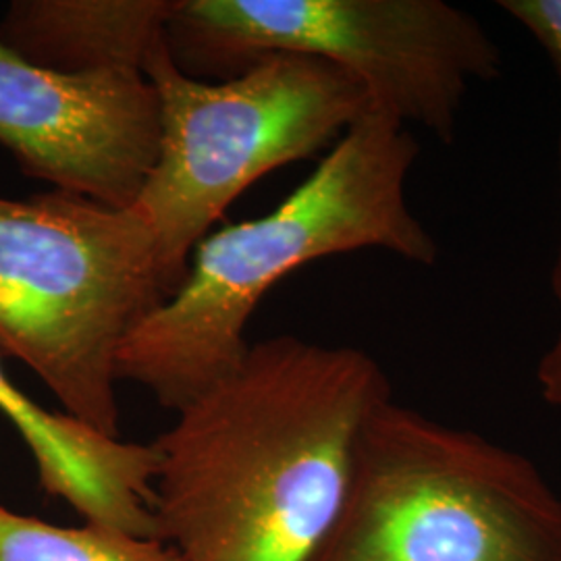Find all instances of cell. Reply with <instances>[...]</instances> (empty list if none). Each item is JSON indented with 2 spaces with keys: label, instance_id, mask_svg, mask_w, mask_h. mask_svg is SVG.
<instances>
[{
  "label": "cell",
  "instance_id": "9",
  "mask_svg": "<svg viewBox=\"0 0 561 561\" xmlns=\"http://www.w3.org/2000/svg\"><path fill=\"white\" fill-rule=\"evenodd\" d=\"M173 9L175 0H13L0 44L57 73L141 71Z\"/></svg>",
  "mask_w": 561,
  "mask_h": 561
},
{
  "label": "cell",
  "instance_id": "5",
  "mask_svg": "<svg viewBox=\"0 0 561 561\" xmlns=\"http://www.w3.org/2000/svg\"><path fill=\"white\" fill-rule=\"evenodd\" d=\"M141 71L159 99L161 140L136 208L171 294L252 183L331 148L370 108L360 81L304 55H268L229 80L202 81L175 65L164 34Z\"/></svg>",
  "mask_w": 561,
  "mask_h": 561
},
{
  "label": "cell",
  "instance_id": "11",
  "mask_svg": "<svg viewBox=\"0 0 561 561\" xmlns=\"http://www.w3.org/2000/svg\"><path fill=\"white\" fill-rule=\"evenodd\" d=\"M497 7L539 44L561 81V0H500Z\"/></svg>",
  "mask_w": 561,
  "mask_h": 561
},
{
  "label": "cell",
  "instance_id": "2",
  "mask_svg": "<svg viewBox=\"0 0 561 561\" xmlns=\"http://www.w3.org/2000/svg\"><path fill=\"white\" fill-rule=\"evenodd\" d=\"M419 154L410 127L370 106L279 206L196 245L178 289L123 341L119 381L178 414L238 370L250 317L304 264L375 248L433 266L439 245L405 196Z\"/></svg>",
  "mask_w": 561,
  "mask_h": 561
},
{
  "label": "cell",
  "instance_id": "3",
  "mask_svg": "<svg viewBox=\"0 0 561 561\" xmlns=\"http://www.w3.org/2000/svg\"><path fill=\"white\" fill-rule=\"evenodd\" d=\"M169 296L136 206L59 190L0 198V354L27 364L76 421L119 439L121 345Z\"/></svg>",
  "mask_w": 561,
  "mask_h": 561
},
{
  "label": "cell",
  "instance_id": "4",
  "mask_svg": "<svg viewBox=\"0 0 561 561\" xmlns=\"http://www.w3.org/2000/svg\"><path fill=\"white\" fill-rule=\"evenodd\" d=\"M308 561H561V495L520 451L391 398Z\"/></svg>",
  "mask_w": 561,
  "mask_h": 561
},
{
  "label": "cell",
  "instance_id": "12",
  "mask_svg": "<svg viewBox=\"0 0 561 561\" xmlns=\"http://www.w3.org/2000/svg\"><path fill=\"white\" fill-rule=\"evenodd\" d=\"M537 385L542 400L549 405L561 408V333L545 350L541 360L537 364Z\"/></svg>",
  "mask_w": 561,
  "mask_h": 561
},
{
  "label": "cell",
  "instance_id": "6",
  "mask_svg": "<svg viewBox=\"0 0 561 561\" xmlns=\"http://www.w3.org/2000/svg\"><path fill=\"white\" fill-rule=\"evenodd\" d=\"M167 46L202 81L279 53L333 62L373 108L443 144L456 140L470 90L503 71L497 41L445 0H175Z\"/></svg>",
  "mask_w": 561,
  "mask_h": 561
},
{
  "label": "cell",
  "instance_id": "8",
  "mask_svg": "<svg viewBox=\"0 0 561 561\" xmlns=\"http://www.w3.org/2000/svg\"><path fill=\"white\" fill-rule=\"evenodd\" d=\"M0 412L27 445L44 493L69 503L83 522L159 539L152 443L106 437L65 412H50L20 389L2 366Z\"/></svg>",
  "mask_w": 561,
  "mask_h": 561
},
{
  "label": "cell",
  "instance_id": "10",
  "mask_svg": "<svg viewBox=\"0 0 561 561\" xmlns=\"http://www.w3.org/2000/svg\"><path fill=\"white\" fill-rule=\"evenodd\" d=\"M0 561H181L159 539L83 522L57 526L0 505Z\"/></svg>",
  "mask_w": 561,
  "mask_h": 561
},
{
  "label": "cell",
  "instance_id": "13",
  "mask_svg": "<svg viewBox=\"0 0 561 561\" xmlns=\"http://www.w3.org/2000/svg\"><path fill=\"white\" fill-rule=\"evenodd\" d=\"M560 178H561V134H560ZM551 294L558 301V306L561 308V245L556 262H553V268H551Z\"/></svg>",
  "mask_w": 561,
  "mask_h": 561
},
{
  "label": "cell",
  "instance_id": "1",
  "mask_svg": "<svg viewBox=\"0 0 561 561\" xmlns=\"http://www.w3.org/2000/svg\"><path fill=\"white\" fill-rule=\"evenodd\" d=\"M393 398L370 354L250 343L154 445V514L181 561H308L340 510L368 416Z\"/></svg>",
  "mask_w": 561,
  "mask_h": 561
},
{
  "label": "cell",
  "instance_id": "7",
  "mask_svg": "<svg viewBox=\"0 0 561 561\" xmlns=\"http://www.w3.org/2000/svg\"><path fill=\"white\" fill-rule=\"evenodd\" d=\"M159 140V99L141 71L57 73L0 44V146L25 178L131 208Z\"/></svg>",
  "mask_w": 561,
  "mask_h": 561
}]
</instances>
